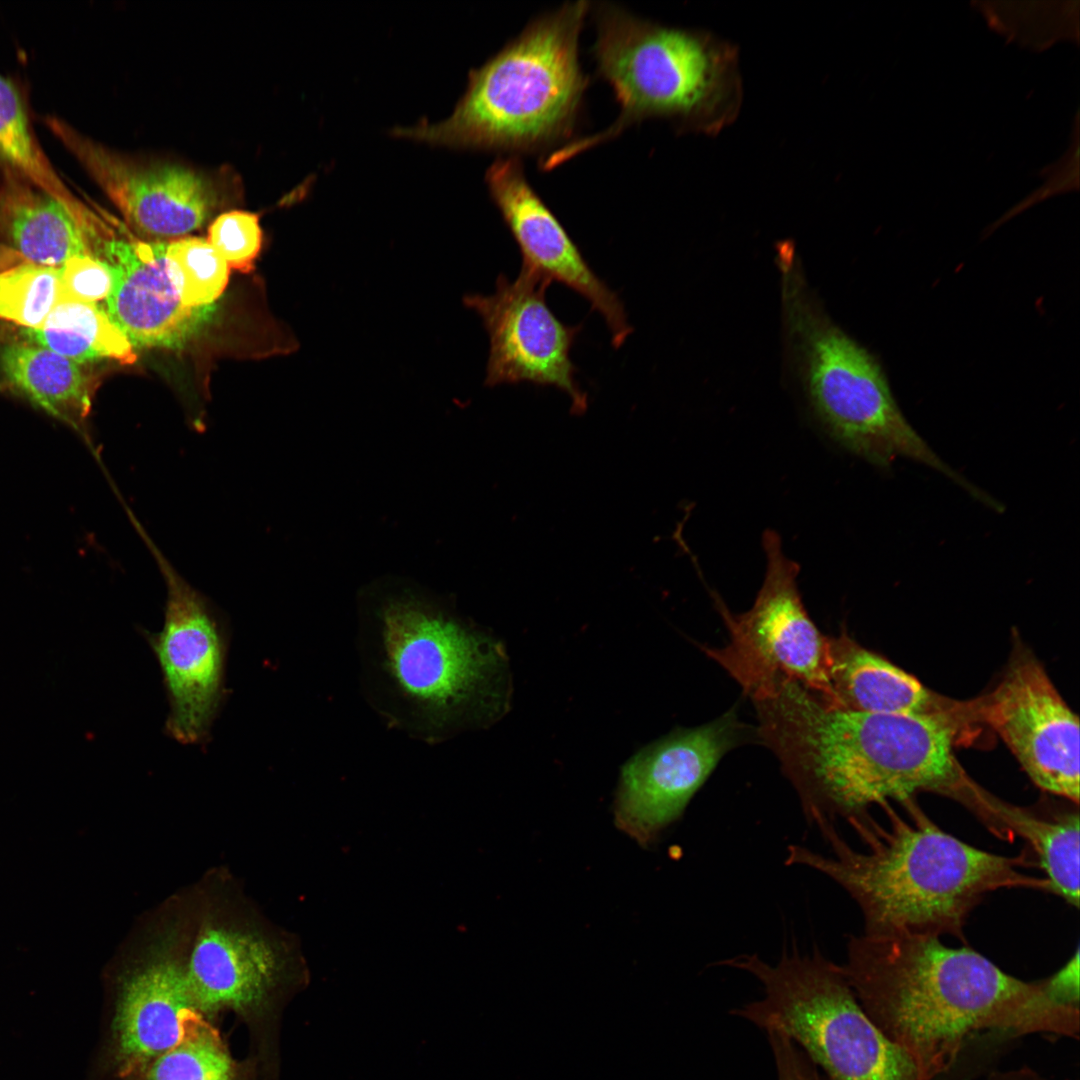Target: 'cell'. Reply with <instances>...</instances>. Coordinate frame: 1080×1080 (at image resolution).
<instances>
[{
    "label": "cell",
    "instance_id": "6da1fadb",
    "mask_svg": "<svg viewBox=\"0 0 1080 1080\" xmlns=\"http://www.w3.org/2000/svg\"><path fill=\"white\" fill-rule=\"evenodd\" d=\"M841 966L868 1017L930 1080L977 1032L1079 1037V983L1065 968L1023 981L969 947L920 934L851 937Z\"/></svg>",
    "mask_w": 1080,
    "mask_h": 1080
},
{
    "label": "cell",
    "instance_id": "7a4b0ae2",
    "mask_svg": "<svg viewBox=\"0 0 1080 1080\" xmlns=\"http://www.w3.org/2000/svg\"><path fill=\"white\" fill-rule=\"evenodd\" d=\"M757 735L779 759L811 824L854 823L872 804L901 803L918 792L958 800L969 810L982 789L953 748L958 720L867 713L832 704L799 683L774 682L756 694Z\"/></svg>",
    "mask_w": 1080,
    "mask_h": 1080
},
{
    "label": "cell",
    "instance_id": "3957f363",
    "mask_svg": "<svg viewBox=\"0 0 1080 1080\" xmlns=\"http://www.w3.org/2000/svg\"><path fill=\"white\" fill-rule=\"evenodd\" d=\"M359 683L390 729L434 745L487 728L507 705L501 643L447 597L400 580L357 599Z\"/></svg>",
    "mask_w": 1080,
    "mask_h": 1080
},
{
    "label": "cell",
    "instance_id": "277c9868",
    "mask_svg": "<svg viewBox=\"0 0 1080 1080\" xmlns=\"http://www.w3.org/2000/svg\"><path fill=\"white\" fill-rule=\"evenodd\" d=\"M908 816L884 804L888 827L869 817L854 824L868 848L855 850L835 827L821 831L831 848L824 855L790 845L786 863L817 871L842 887L859 906L864 934L962 937L970 912L988 893L1003 888L1050 892L1048 880L1027 869L1038 866L1027 850L1003 856L971 846L942 830L915 803Z\"/></svg>",
    "mask_w": 1080,
    "mask_h": 1080
},
{
    "label": "cell",
    "instance_id": "5b68a950",
    "mask_svg": "<svg viewBox=\"0 0 1080 1080\" xmlns=\"http://www.w3.org/2000/svg\"><path fill=\"white\" fill-rule=\"evenodd\" d=\"M596 74L620 106L605 130L577 138L540 160L552 170L630 126L651 118L669 120L679 133H719L737 117L742 102L738 49L703 30L640 18L612 3L594 8Z\"/></svg>",
    "mask_w": 1080,
    "mask_h": 1080
},
{
    "label": "cell",
    "instance_id": "8992f818",
    "mask_svg": "<svg viewBox=\"0 0 1080 1080\" xmlns=\"http://www.w3.org/2000/svg\"><path fill=\"white\" fill-rule=\"evenodd\" d=\"M590 2H566L532 19L480 68L469 73L451 116L395 128L396 136L457 148L543 152L575 132L589 79L579 36Z\"/></svg>",
    "mask_w": 1080,
    "mask_h": 1080
},
{
    "label": "cell",
    "instance_id": "52a82bcc",
    "mask_svg": "<svg viewBox=\"0 0 1080 1080\" xmlns=\"http://www.w3.org/2000/svg\"><path fill=\"white\" fill-rule=\"evenodd\" d=\"M722 964L753 976L762 997L730 1013L787 1036L828 1080H930L868 1017L841 965L815 950L776 963L742 954Z\"/></svg>",
    "mask_w": 1080,
    "mask_h": 1080
},
{
    "label": "cell",
    "instance_id": "ba28073f",
    "mask_svg": "<svg viewBox=\"0 0 1080 1080\" xmlns=\"http://www.w3.org/2000/svg\"><path fill=\"white\" fill-rule=\"evenodd\" d=\"M796 320L809 399L837 442L879 467L907 457L945 474L968 492L973 490L906 420L870 353L811 310H798Z\"/></svg>",
    "mask_w": 1080,
    "mask_h": 1080
},
{
    "label": "cell",
    "instance_id": "9c48e42d",
    "mask_svg": "<svg viewBox=\"0 0 1080 1080\" xmlns=\"http://www.w3.org/2000/svg\"><path fill=\"white\" fill-rule=\"evenodd\" d=\"M49 129L76 157L140 239L166 242L203 227L242 194L230 168L202 170L112 150L49 116Z\"/></svg>",
    "mask_w": 1080,
    "mask_h": 1080
},
{
    "label": "cell",
    "instance_id": "30bf717a",
    "mask_svg": "<svg viewBox=\"0 0 1080 1080\" xmlns=\"http://www.w3.org/2000/svg\"><path fill=\"white\" fill-rule=\"evenodd\" d=\"M767 566L751 609L735 615L718 600L729 630L723 648H704L742 686L750 690L778 678L795 681L833 703L828 677V639L817 629L797 588L798 564L782 550L779 535L762 537Z\"/></svg>",
    "mask_w": 1080,
    "mask_h": 1080
},
{
    "label": "cell",
    "instance_id": "8fae6325",
    "mask_svg": "<svg viewBox=\"0 0 1080 1080\" xmlns=\"http://www.w3.org/2000/svg\"><path fill=\"white\" fill-rule=\"evenodd\" d=\"M125 510L167 588L163 627L146 633L166 691V733L181 744H204L226 697L227 627L208 599L174 569L132 510Z\"/></svg>",
    "mask_w": 1080,
    "mask_h": 1080
},
{
    "label": "cell",
    "instance_id": "7c38bea8",
    "mask_svg": "<svg viewBox=\"0 0 1080 1080\" xmlns=\"http://www.w3.org/2000/svg\"><path fill=\"white\" fill-rule=\"evenodd\" d=\"M969 708L972 723L996 732L1035 785L1078 804V717L1021 639L994 689Z\"/></svg>",
    "mask_w": 1080,
    "mask_h": 1080
},
{
    "label": "cell",
    "instance_id": "4fadbf2b",
    "mask_svg": "<svg viewBox=\"0 0 1080 1080\" xmlns=\"http://www.w3.org/2000/svg\"><path fill=\"white\" fill-rule=\"evenodd\" d=\"M551 281L521 267L516 279L504 274L490 295L466 294L463 304L481 318L489 336L485 385L530 382L553 386L571 400V412L583 414L587 394L575 379L570 351L582 325L561 322L546 301Z\"/></svg>",
    "mask_w": 1080,
    "mask_h": 1080
},
{
    "label": "cell",
    "instance_id": "5bb4252c",
    "mask_svg": "<svg viewBox=\"0 0 1080 1080\" xmlns=\"http://www.w3.org/2000/svg\"><path fill=\"white\" fill-rule=\"evenodd\" d=\"M734 710L692 729H677L623 766L614 801L616 826L647 846L685 810L720 759L747 733Z\"/></svg>",
    "mask_w": 1080,
    "mask_h": 1080
},
{
    "label": "cell",
    "instance_id": "9a60e30c",
    "mask_svg": "<svg viewBox=\"0 0 1080 1080\" xmlns=\"http://www.w3.org/2000/svg\"><path fill=\"white\" fill-rule=\"evenodd\" d=\"M490 196L518 245L522 266L584 297L604 318L614 348L633 332L617 293L600 279L579 246L528 182L519 156L498 157L488 168Z\"/></svg>",
    "mask_w": 1080,
    "mask_h": 1080
},
{
    "label": "cell",
    "instance_id": "2e32d148",
    "mask_svg": "<svg viewBox=\"0 0 1080 1080\" xmlns=\"http://www.w3.org/2000/svg\"><path fill=\"white\" fill-rule=\"evenodd\" d=\"M98 258L111 268L106 312L132 346L178 348L211 319L215 305L187 306L166 255V242L125 238L105 241Z\"/></svg>",
    "mask_w": 1080,
    "mask_h": 1080
},
{
    "label": "cell",
    "instance_id": "e0dca14e",
    "mask_svg": "<svg viewBox=\"0 0 1080 1080\" xmlns=\"http://www.w3.org/2000/svg\"><path fill=\"white\" fill-rule=\"evenodd\" d=\"M185 968L158 956L125 975L111 1020L107 1058L117 1074H136L200 1026Z\"/></svg>",
    "mask_w": 1080,
    "mask_h": 1080
},
{
    "label": "cell",
    "instance_id": "ac0fdd59",
    "mask_svg": "<svg viewBox=\"0 0 1080 1080\" xmlns=\"http://www.w3.org/2000/svg\"><path fill=\"white\" fill-rule=\"evenodd\" d=\"M273 940L244 928L212 925L198 936L185 968L194 1002L203 1012L262 1008L302 961Z\"/></svg>",
    "mask_w": 1080,
    "mask_h": 1080
},
{
    "label": "cell",
    "instance_id": "d6986e66",
    "mask_svg": "<svg viewBox=\"0 0 1080 1080\" xmlns=\"http://www.w3.org/2000/svg\"><path fill=\"white\" fill-rule=\"evenodd\" d=\"M827 639L833 704L867 713L946 717L970 725L967 701L935 693L846 632Z\"/></svg>",
    "mask_w": 1080,
    "mask_h": 1080
},
{
    "label": "cell",
    "instance_id": "ffe728a7",
    "mask_svg": "<svg viewBox=\"0 0 1080 1080\" xmlns=\"http://www.w3.org/2000/svg\"><path fill=\"white\" fill-rule=\"evenodd\" d=\"M0 240L38 265L61 267L74 256H95L91 237L73 214L5 165H0Z\"/></svg>",
    "mask_w": 1080,
    "mask_h": 1080
},
{
    "label": "cell",
    "instance_id": "44dd1931",
    "mask_svg": "<svg viewBox=\"0 0 1080 1080\" xmlns=\"http://www.w3.org/2000/svg\"><path fill=\"white\" fill-rule=\"evenodd\" d=\"M0 372L11 392L68 425L95 451L88 418L99 382L85 364L25 341L2 348Z\"/></svg>",
    "mask_w": 1080,
    "mask_h": 1080
},
{
    "label": "cell",
    "instance_id": "7402d4cb",
    "mask_svg": "<svg viewBox=\"0 0 1080 1080\" xmlns=\"http://www.w3.org/2000/svg\"><path fill=\"white\" fill-rule=\"evenodd\" d=\"M995 833L1002 839L1021 837L1045 873L1050 892L1079 906V814L1043 816L995 798Z\"/></svg>",
    "mask_w": 1080,
    "mask_h": 1080
},
{
    "label": "cell",
    "instance_id": "603a6c76",
    "mask_svg": "<svg viewBox=\"0 0 1080 1080\" xmlns=\"http://www.w3.org/2000/svg\"><path fill=\"white\" fill-rule=\"evenodd\" d=\"M26 342L75 362L112 359L132 364L137 356L122 331L96 303L60 301L37 329H23Z\"/></svg>",
    "mask_w": 1080,
    "mask_h": 1080
},
{
    "label": "cell",
    "instance_id": "cb8c5ba5",
    "mask_svg": "<svg viewBox=\"0 0 1080 1080\" xmlns=\"http://www.w3.org/2000/svg\"><path fill=\"white\" fill-rule=\"evenodd\" d=\"M0 165H5L60 201L85 222L92 209L61 179L38 142L16 85L0 75Z\"/></svg>",
    "mask_w": 1080,
    "mask_h": 1080
},
{
    "label": "cell",
    "instance_id": "d4e9b609",
    "mask_svg": "<svg viewBox=\"0 0 1080 1080\" xmlns=\"http://www.w3.org/2000/svg\"><path fill=\"white\" fill-rule=\"evenodd\" d=\"M1078 1L975 2L989 25L1034 50L1058 41H1078Z\"/></svg>",
    "mask_w": 1080,
    "mask_h": 1080
},
{
    "label": "cell",
    "instance_id": "484cf974",
    "mask_svg": "<svg viewBox=\"0 0 1080 1080\" xmlns=\"http://www.w3.org/2000/svg\"><path fill=\"white\" fill-rule=\"evenodd\" d=\"M60 301L59 267L24 261L0 272V319L37 329Z\"/></svg>",
    "mask_w": 1080,
    "mask_h": 1080
},
{
    "label": "cell",
    "instance_id": "4316f807",
    "mask_svg": "<svg viewBox=\"0 0 1080 1080\" xmlns=\"http://www.w3.org/2000/svg\"><path fill=\"white\" fill-rule=\"evenodd\" d=\"M166 255L183 302L190 307L214 305L228 284L230 267L207 239L184 236L170 240Z\"/></svg>",
    "mask_w": 1080,
    "mask_h": 1080
},
{
    "label": "cell",
    "instance_id": "83f0119b",
    "mask_svg": "<svg viewBox=\"0 0 1080 1080\" xmlns=\"http://www.w3.org/2000/svg\"><path fill=\"white\" fill-rule=\"evenodd\" d=\"M236 1064L216 1035L199 1027L151 1061L140 1080H237Z\"/></svg>",
    "mask_w": 1080,
    "mask_h": 1080
},
{
    "label": "cell",
    "instance_id": "f1b7e54d",
    "mask_svg": "<svg viewBox=\"0 0 1080 1080\" xmlns=\"http://www.w3.org/2000/svg\"><path fill=\"white\" fill-rule=\"evenodd\" d=\"M207 241L230 268L250 273L255 269V261L263 244L259 217L239 209L222 212L210 222Z\"/></svg>",
    "mask_w": 1080,
    "mask_h": 1080
},
{
    "label": "cell",
    "instance_id": "f546056e",
    "mask_svg": "<svg viewBox=\"0 0 1080 1080\" xmlns=\"http://www.w3.org/2000/svg\"><path fill=\"white\" fill-rule=\"evenodd\" d=\"M60 269L61 301L96 303L106 300L113 286L110 266L92 255L69 258Z\"/></svg>",
    "mask_w": 1080,
    "mask_h": 1080
},
{
    "label": "cell",
    "instance_id": "4dcf8cb0",
    "mask_svg": "<svg viewBox=\"0 0 1080 1080\" xmlns=\"http://www.w3.org/2000/svg\"><path fill=\"white\" fill-rule=\"evenodd\" d=\"M767 1039L777 1080H828L787 1036L773 1031Z\"/></svg>",
    "mask_w": 1080,
    "mask_h": 1080
},
{
    "label": "cell",
    "instance_id": "1f68e13d",
    "mask_svg": "<svg viewBox=\"0 0 1080 1080\" xmlns=\"http://www.w3.org/2000/svg\"><path fill=\"white\" fill-rule=\"evenodd\" d=\"M1079 137H1078V113L1075 117L1074 135L1069 149L1061 159L1045 169V185L1036 191L1025 204H1032L1044 197L1059 192L1078 189L1079 184Z\"/></svg>",
    "mask_w": 1080,
    "mask_h": 1080
}]
</instances>
